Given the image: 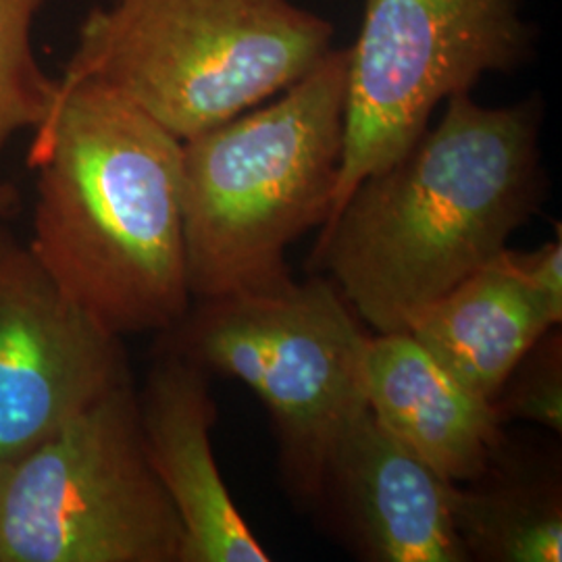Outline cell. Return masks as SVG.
<instances>
[{
  "label": "cell",
  "instance_id": "6da1fadb",
  "mask_svg": "<svg viewBox=\"0 0 562 562\" xmlns=\"http://www.w3.org/2000/svg\"><path fill=\"white\" fill-rule=\"evenodd\" d=\"M538 94L483 106L446 99L398 161L364 178L311 252L375 334L408 331L431 302L494 261L543 201Z\"/></svg>",
  "mask_w": 562,
  "mask_h": 562
},
{
  "label": "cell",
  "instance_id": "7a4b0ae2",
  "mask_svg": "<svg viewBox=\"0 0 562 562\" xmlns=\"http://www.w3.org/2000/svg\"><path fill=\"white\" fill-rule=\"evenodd\" d=\"M27 165L36 204L27 246L113 336L173 327L192 304L181 222V140L115 88L59 80Z\"/></svg>",
  "mask_w": 562,
  "mask_h": 562
},
{
  "label": "cell",
  "instance_id": "3957f363",
  "mask_svg": "<svg viewBox=\"0 0 562 562\" xmlns=\"http://www.w3.org/2000/svg\"><path fill=\"white\" fill-rule=\"evenodd\" d=\"M348 48L278 101L181 142V222L192 301L292 280L285 252L329 217L340 180Z\"/></svg>",
  "mask_w": 562,
  "mask_h": 562
},
{
  "label": "cell",
  "instance_id": "277c9868",
  "mask_svg": "<svg viewBox=\"0 0 562 562\" xmlns=\"http://www.w3.org/2000/svg\"><path fill=\"white\" fill-rule=\"evenodd\" d=\"M331 41L292 0H115L81 21L60 80L106 83L183 142L276 99Z\"/></svg>",
  "mask_w": 562,
  "mask_h": 562
},
{
  "label": "cell",
  "instance_id": "5b68a950",
  "mask_svg": "<svg viewBox=\"0 0 562 562\" xmlns=\"http://www.w3.org/2000/svg\"><path fill=\"white\" fill-rule=\"evenodd\" d=\"M161 338V352L238 380L259 396L278 436L285 487L313 506L329 452L369 408L371 336L329 278L313 273L196 301Z\"/></svg>",
  "mask_w": 562,
  "mask_h": 562
},
{
  "label": "cell",
  "instance_id": "8992f818",
  "mask_svg": "<svg viewBox=\"0 0 562 562\" xmlns=\"http://www.w3.org/2000/svg\"><path fill=\"white\" fill-rule=\"evenodd\" d=\"M181 543L132 382L0 461V562H180Z\"/></svg>",
  "mask_w": 562,
  "mask_h": 562
},
{
  "label": "cell",
  "instance_id": "52a82bcc",
  "mask_svg": "<svg viewBox=\"0 0 562 562\" xmlns=\"http://www.w3.org/2000/svg\"><path fill=\"white\" fill-rule=\"evenodd\" d=\"M348 50L340 180L325 223L419 140L440 102L531 59L536 32L519 0H364Z\"/></svg>",
  "mask_w": 562,
  "mask_h": 562
},
{
  "label": "cell",
  "instance_id": "ba28073f",
  "mask_svg": "<svg viewBox=\"0 0 562 562\" xmlns=\"http://www.w3.org/2000/svg\"><path fill=\"white\" fill-rule=\"evenodd\" d=\"M132 382L120 336L88 317L0 222V461Z\"/></svg>",
  "mask_w": 562,
  "mask_h": 562
},
{
  "label": "cell",
  "instance_id": "9c48e42d",
  "mask_svg": "<svg viewBox=\"0 0 562 562\" xmlns=\"http://www.w3.org/2000/svg\"><path fill=\"white\" fill-rule=\"evenodd\" d=\"M452 485L362 411L325 462L319 496L341 542L371 562H467Z\"/></svg>",
  "mask_w": 562,
  "mask_h": 562
},
{
  "label": "cell",
  "instance_id": "30bf717a",
  "mask_svg": "<svg viewBox=\"0 0 562 562\" xmlns=\"http://www.w3.org/2000/svg\"><path fill=\"white\" fill-rule=\"evenodd\" d=\"M138 413L146 457L183 527L180 562H269L213 454L209 373L161 352L138 392Z\"/></svg>",
  "mask_w": 562,
  "mask_h": 562
},
{
  "label": "cell",
  "instance_id": "8fae6325",
  "mask_svg": "<svg viewBox=\"0 0 562 562\" xmlns=\"http://www.w3.org/2000/svg\"><path fill=\"white\" fill-rule=\"evenodd\" d=\"M364 394L375 422L448 482L482 477L503 452L498 406L457 382L406 331L369 338Z\"/></svg>",
  "mask_w": 562,
  "mask_h": 562
},
{
  "label": "cell",
  "instance_id": "7c38bea8",
  "mask_svg": "<svg viewBox=\"0 0 562 562\" xmlns=\"http://www.w3.org/2000/svg\"><path fill=\"white\" fill-rule=\"evenodd\" d=\"M557 325L506 248L431 302L406 334L467 390L494 402L527 350Z\"/></svg>",
  "mask_w": 562,
  "mask_h": 562
},
{
  "label": "cell",
  "instance_id": "4fadbf2b",
  "mask_svg": "<svg viewBox=\"0 0 562 562\" xmlns=\"http://www.w3.org/2000/svg\"><path fill=\"white\" fill-rule=\"evenodd\" d=\"M450 506L467 561H562V492L552 471L510 469L503 448L482 477L452 485Z\"/></svg>",
  "mask_w": 562,
  "mask_h": 562
},
{
  "label": "cell",
  "instance_id": "5bb4252c",
  "mask_svg": "<svg viewBox=\"0 0 562 562\" xmlns=\"http://www.w3.org/2000/svg\"><path fill=\"white\" fill-rule=\"evenodd\" d=\"M48 0H0V155L21 130H36L53 111L59 80L44 74L32 32Z\"/></svg>",
  "mask_w": 562,
  "mask_h": 562
},
{
  "label": "cell",
  "instance_id": "9a60e30c",
  "mask_svg": "<svg viewBox=\"0 0 562 562\" xmlns=\"http://www.w3.org/2000/svg\"><path fill=\"white\" fill-rule=\"evenodd\" d=\"M494 404L504 419H521L562 431V340L561 331L548 329L536 341L504 382Z\"/></svg>",
  "mask_w": 562,
  "mask_h": 562
},
{
  "label": "cell",
  "instance_id": "2e32d148",
  "mask_svg": "<svg viewBox=\"0 0 562 562\" xmlns=\"http://www.w3.org/2000/svg\"><path fill=\"white\" fill-rule=\"evenodd\" d=\"M510 262L525 283L546 302L557 322H562V234L557 223V236L533 252L508 250Z\"/></svg>",
  "mask_w": 562,
  "mask_h": 562
},
{
  "label": "cell",
  "instance_id": "e0dca14e",
  "mask_svg": "<svg viewBox=\"0 0 562 562\" xmlns=\"http://www.w3.org/2000/svg\"><path fill=\"white\" fill-rule=\"evenodd\" d=\"M21 209L20 188L11 181H0V222H9Z\"/></svg>",
  "mask_w": 562,
  "mask_h": 562
}]
</instances>
